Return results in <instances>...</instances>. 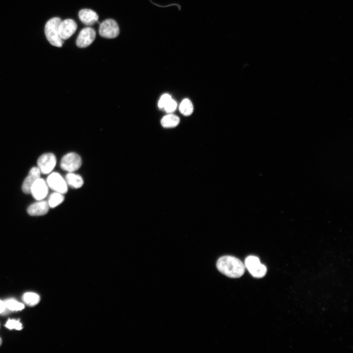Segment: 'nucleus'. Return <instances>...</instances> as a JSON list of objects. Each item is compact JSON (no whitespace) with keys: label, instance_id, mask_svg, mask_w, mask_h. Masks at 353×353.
Listing matches in <instances>:
<instances>
[{"label":"nucleus","instance_id":"f257e3e1","mask_svg":"<svg viewBox=\"0 0 353 353\" xmlns=\"http://www.w3.org/2000/svg\"><path fill=\"white\" fill-rule=\"evenodd\" d=\"M217 268L222 274L232 278H238L243 276L245 271L243 263L238 258L225 256L219 259Z\"/></svg>","mask_w":353,"mask_h":353},{"label":"nucleus","instance_id":"6ab92c4d","mask_svg":"<svg viewBox=\"0 0 353 353\" xmlns=\"http://www.w3.org/2000/svg\"><path fill=\"white\" fill-rule=\"evenodd\" d=\"M6 308L10 310L18 311L24 309V305L14 299H8L5 302Z\"/></svg>","mask_w":353,"mask_h":353},{"label":"nucleus","instance_id":"412c9836","mask_svg":"<svg viewBox=\"0 0 353 353\" xmlns=\"http://www.w3.org/2000/svg\"><path fill=\"white\" fill-rule=\"evenodd\" d=\"M171 99V96L168 94H163L158 101V106L159 108L163 109Z\"/></svg>","mask_w":353,"mask_h":353},{"label":"nucleus","instance_id":"4468645a","mask_svg":"<svg viewBox=\"0 0 353 353\" xmlns=\"http://www.w3.org/2000/svg\"><path fill=\"white\" fill-rule=\"evenodd\" d=\"M66 181L67 185L77 189L82 187L84 183L82 176L73 172L69 173L66 175Z\"/></svg>","mask_w":353,"mask_h":353},{"label":"nucleus","instance_id":"423d86ee","mask_svg":"<svg viewBox=\"0 0 353 353\" xmlns=\"http://www.w3.org/2000/svg\"><path fill=\"white\" fill-rule=\"evenodd\" d=\"M99 34L104 38L114 39L120 33L119 26L114 20L109 19L103 22L100 26Z\"/></svg>","mask_w":353,"mask_h":353},{"label":"nucleus","instance_id":"9d476101","mask_svg":"<svg viewBox=\"0 0 353 353\" xmlns=\"http://www.w3.org/2000/svg\"><path fill=\"white\" fill-rule=\"evenodd\" d=\"M77 24L76 22L70 19L65 20L60 24L59 34L62 40H66L70 38L76 31Z\"/></svg>","mask_w":353,"mask_h":353},{"label":"nucleus","instance_id":"2eb2a0df","mask_svg":"<svg viewBox=\"0 0 353 353\" xmlns=\"http://www.w3.org/2000/svg\"><path fill=\"white\" fill-rule=\"evenodd\" d=\"M180 118L174 114L164 116L161 120V124L164 128H172L177 126L180 123Z\"/></svg>","mask_w":353,"mask_h":353},{"label":"nucleus","instance_id":"ddd939ff","mask_svg":"<svg viewBox=\"0 0 353 353\" xmlns=\"http://www.w3.org/2000/svg\"><path fill=\"white\" fill-rule=\"evenodd\" d=\"M79 17L82 23L87 26L94 25L99 19L96 13L90 9H83L80 11Z\"/></svg>","mask_w":353,"mask_h":353},{"label":"nucleus","instance_id":"20e7f679","mask_svg":"<svg viewBox=\"0 0 353 353\" xmlns=\"http://www.w3.org/2000/svg\"><path fill=\"white\" fill-rule=\"evenodd\" d=\"M82 164V158L79 154L75 153H69L62 158L61 167L63 170L71 173L78 170Z\"/></svg>","mask_w":353,"mask_h":353},{"label":"nucleus","instance_id":"f3484780","mask_svg":"<svg viewBox=\"0 0 353 353\" xmlns=\"http://www.w3.org/2000/svg\"><path fill=\"white\" fill-rule=\"evenodd\" d=\"M64 200L63 194L55 192L50 196L48 203L50 208H54L62 204Z\"/></svg>","mask_w":353,"mask_h":353},{"label":"nucleus","instance_id":"6e6552de","mask_svg":"<svg viewBox=\"0 0 353 353\" xmlns=\"http://www.w3.org/2000/svg\"><path fill=\"white\" fill-rule=\"evenodd\" d=\"M96 36V32L93 29L90 27L83 29L78 37L77 46L81 48L89 46L94 41Z\"/></svg>","mask_w":353,"mask_h":353},{"label":"nucleus","instance_id":"dca6fc26","mask_svg":"<svg viewBox=\"0 0 353 353\" xmlns=\"http://www.w3.org/2000/svg\"><path fill=\"white\" fill-rule=\"evenodd\" d=\"M179 109L181 113L187 116L191 115L194 110L192 102L188 99H185L182 102Z\"/></svg>","mask_w":353,"mask_h":353},{"label":"nucleus","instance_id":"0eeeda50","mask_svg":"<svg viewBox=\"0 0 353 353\" xmlns=\"http://www.w3.org/2000/svg\"><path fill=\"white\" fill-rule=\"evenodd\" d=\"M56 163V157L52 153L43 154L38 160V168L41 173L44 174L51 173L55 167Z\"/></svg>","mask_w":353,"mask_h":353},{"label":"nucleus","instance_id":"f8f14e48","mask_svg":"<svg viewBox=\"0 0 353 353\" xmlns=\"http://www.w3.org/2000/svg\"><path fill=\"white\" fill-rule=\"evenodd\" d=\"M49 208L48 202L41 201L30 206L27 212L30 216H41L47 214Z\"/></svg>","mask_w":353,"mask_h":353},{"label":"nucleus","instance_id":"4be33fe9","mask_svg":"<svg viewBox=\"0 0 353 353\" xmlns=\"http://www.w3.org/2000/svg\"><path fill=\"white\" fill-rule=\"evenodd\" d=\"M176 107H177V104H176V101H175L172 99L166 104V105L164 107L163 109H164L165 111L167 113H172L173 111H174Z\"/></svg>","mask_w":353,"mask_h":353},{"label":"nucleus","instance_id":"aec40b11","mask_svg":"<svg viewBox=\"0 0 353 353\" xmlns=\"http://www.w3.org/2000/svg\"><path fill=\"white\" fill-rule=\"evenodd\" d=\"M5 326L10 329H16L17 330H22L23 328L22 325L20 322V320H16V319H9Z\"/></svg>","mask_w":353,"mask_h":353},{"label":"nucleus","instance_id":"f03ea898","mask_svg":"<svg viewBox=\"0 0 353 353\" xmlns=\"http://www.w3.org/2000/svg\"><path fill=\"white\" fill-rule=\"evenodd\" d=\"M62 20L59 18H54L49 20L45 27L46 37L53 46L62 47L64 41L61 39L59 34V27Z\"/></svg>","mask_w":353,"mask_h":353},{"label":"nucleus","instance_id":"1a4fd4ad","mask_svg":"<svg viewBox=\"0 0 353 353\" xmlns=\"http://www.w3.org/2000/svg\"><path fill=\"white\" fill-rule=\"evenodd\" d=\"M31 194L37 200H43L46 198L48 194L47 184L44 179L40 178L33 185L31 190Z\"/></svg>","mask_w":353,"mask_h":353},{"label":"nucleus","instance_id":"39448f33","mask_svg":"<svg viewBox=\"0 0 353 353\" xmlns=\"http://www.w3.org/2000/svg\"><path fill=\"white\" fill-rule=\"evenodd\" d=\"M47 184L50 189L56 193L64 195L68 191V185L66 180L58 173L54 172L49 176Z\"/></svg>","mask_w":353,"mask_h":353},{"label":"nucleus","instance_id":"7ed1b4c3","mask_svg":"<svg viewBox=\"0 0 353 353\" xmlns=\"http://www.w3.org/2000/svg\"><path fill=\"white\" fill-rule=\"evenodd\" d=\"M245 266L255 278H262L267 273L266 266L262 265L260 259L256 256L248 257L245 261Z\"/></svg>","mask_w":353,"mask_h":353},{"label":"nucleus","instance_id":"b1692460","mask_svg":"<svg viewBox=\"0 0 353 353\" xmlns=\"http://www.w3.org/2000/svg\"><path fill=\"white\" fill-rule=\"evenodd\" d=\"M2 343V339H1V337H0V346H1Z\"/></svg>","mask_w":353,"mask_h":353},{"label":"nucleus","instance_id":"a211bd4d","mask_svg":"<svg viewBox=\"0 0 353 353\" xmlns=\"http://www.w3.org/2000/svg\"><path fill=\"white\" fill-rule=\"evenodd\" d=\"M23 301L30 306L37 305L40 301V296L37 293L27 292L23 296Z\"/></svg>","mask_w":353,"mask_h":353},{"label":"nucleus","instance_id":"5701e85b","mask_svg":"<svg viewBox=\"0 0 353 353\" xmlns=\"http://www.w3.org/2000/svg\"><path fill=\"white\" fill-rule=\"evenodd\" d=\"M5 302L0 300V314L3 313L6 310Z\"/></svg>","mask_w":353,"mask_h":353},{"label":"nucleus","instance_id":"9b49d317","mask_svg":"<svg viewBox=\"0 0 353 353\" xmlns=\"http://www.w3.org/2000/svg\"><path fill=\"white\" fill-rule=\"evenodd\" d=\"M41 172L38 167L32 168L22 185V190L26 194H31V188L37 180L41 178Z\"/></svg>","mask_w":353,"mask_h":353}]
</instances>
